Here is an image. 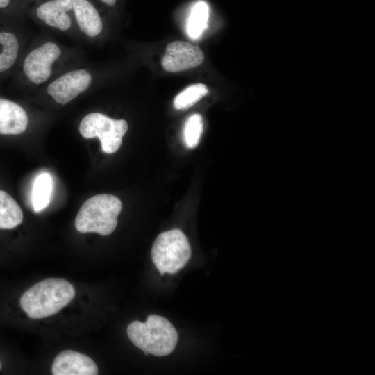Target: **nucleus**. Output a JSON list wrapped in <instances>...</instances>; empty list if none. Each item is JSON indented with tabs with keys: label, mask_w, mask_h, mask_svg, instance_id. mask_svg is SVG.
<instances>
[{
	"label": "nucleus",
	"mask_w": 375,
	"mask_h": 375,
	"mask_svg": "<svg viewBox=\"0 0 375 375\" xmlns=\"http://www.w3.org/2000/svg\"><path fill=\"white\" fill-rule=\"evenodd\" d=\"M127 130L126 120L114 119L100 112L88 114L79 125L81 135L85 138L97 137L102 151L108 154L114 153L119 149Z\"/></svg>",
	"instance_id": "39448f33"
},
{
	"label": "nucleus",
	"mask_w": 375,
	"mask_h": 375,
	"mask_svg": "<svg viewBox=\"0 0 375 375\" xmlns=\"http://www.w3.org/2000/svg\"><path fill=\"white\" fill-rule=\"evenodd\" d=\"M209 6L204 1H198L192 7L187 24V33L192 39H197L207 28Z\"/></svg>",
	"instance_id": "4468645a"
},
{
	"label": "nucleus",
	"mask_w": 375,
	"mask_h": 375,
	"mask_svg": "<svg viewBox=\"0 0 375 375\" xmlns=\"http://www.w3.org/2000/svg\"><path fill=\"white\" fill-rule=\"evenodd\" d=\"M75 294L74 288L67 280L49 278L27 290L19 303L28 317L39 319L58 312L71 302Z\"/></svg>",
	"instance_id": "f257e3e1"
},
{
	"label": "nucleus",
	"mask_w": 375,
	"mask_h": 375,
	"mask_svg": "<svg viewBox=\"0 0 375 375\" xmlns=\"http://www.w3.org/2000/svg\"><path fill=\"white\" fill-rule=\"evenodd\" d=\"M52 191V179L47 173H42L36 178L32 192V203L35 212L44 209L49 203Z\"/></svg>",
	"instance_id": "2eb2a0df"
},
{
	"label": "nucleus",
	"mask_w": 375,
	"mask_h": 375,
	"mask_svg": "<svg viewBox=\"0 0 375 375\" xmlns=\"http://www.w3.org/2000/svg\"><path fill=\"white\" fill-rule=\"evenodd\" d=\"M92 80V75L87 69H74L50 83L47 92L56 103L65 105L85 92Z\"/></svg>",
	"instance_id": "0eeeda50"
},
{
	"label": "nucleus",
	"mask_w": 375,
	"mask_h": 375,
	"mask_svg": "<svg viewBox=\"0 0 375 375\" xmlns=\"http://www.w3.org/2000/svg\"><path fill=\"white\" fill-rule=\"evenodd\" d=\"M53 375H96L98 367L89 356L72 350L58 353L52 364Z\"/></svg>",
	"instance_id": "9d476101"
},
{
	"label": "nucleus",
	"mask_w": 375,
	"mask_h": 375,
	"mask_svg": "<svg viewBox=\"0 0 375 375\" xmlns=\"http://www.w3.org/2000/svg\"><path fill=\"white\" fill-rule=\"evenodd\" d=\"M191 254L188 238L178 228L160 233L151 249L152 260L161 275L176 273L188 263Z\"/></svg>",
	"instance_id": "20e7f679"
},
{
	"label": "nucleus",
	"mask_w": 375,
	"mask_h": 375,
	"mask_svg": "<svg viewBox=\"0 0 375 375\" xmlns=\"http://www.w3.org/2000/svg\"><path fill=\"white\" fill-rule=\"evenodd\" d=\"M11 0H0V8H4L9 6Z\"/></svg>",
	"instance_id": "6ab92c4d"
},
{
	"label": "nucleus",
	"mask_w": 375,
	"mask_h": 375,
	"mask_svg": "<svg viewBox=\"0 0 375 375\" xmlns=\"http://www.w3.org/2000/svg\"><path fill=\"white\" fill-rule=\"evenodd\" d=\"M99 1L107 6L113 7L114 6H115L118 0H99Z\"/></svg>",
	"instance_id": "a211bd4d"
},
{
	"label": "nucleus",
	"mask_w": 375,
	"mask_h": 375,
	"mask_svg": "<svg viewBox=\"0 0 375 375\" xmlns=\"http://www.w3.org/2000/svg\"><path fill=\"white\" fill-rule=\"evenodd\" d=\"M23 221V212L15 200L0 190V229H12Z\"/></svg>",
	"instance_id": "f8f14e48"
},
{
	"label": "nucleus",
	"mask_w": 375,
	"mask_h": 375,
	"mask_svg": "<svg viewBox=\"0 0 375 375\" xmlns=\"http://www.w3.org/2000/svg\"><path fill=\"white\" fill-rule=\"evenodd\" d=\"M28 124V115L22 106L0 99V134L19 135L26 131Z\"/></svg>",
	"instance_id": "9b49d317"
},
{
	"label": "nucleus",
	"mask_w": 375,
	"mask_h": 375,
	"mask_svg": "<svg viewBox=\"0 0 375 375\" xmlns=\"http://www.w3.org/2000/svg\"><path fill=\"white\" fill-rule=\"evenodd\" d=\"M122 208L121 200L114 195H94L81 207L75 219V228L82 233H97L109 235L117 226V217Z\"/></svg>",
	"instance_id": "7ed1b4c3"
},
{
	"label": "nucleus",
	"mask_w": 375,
	"mask_h": 375,
	"mask_svg": "<svg viewBox=\"0 0 375 375\" xmlns=\"http://www.w3.org/2000/svg\"><path fill=\"white\" fill-rule=\"evenodd\" d=\"M0 369H1V363H0Z\"/></svg>",
	"instance_id": "412c9836"
},
{
	"label": "nucleus",
	"mask_w": 375,
	"mask_h": 375,
	"mask_svg": "<svg viewBox=\"0 0 375 375\" xmlns=\"http://www.w3.org/2000/svg\"><path fill=\"white\" fill-rule=\"evenodd\" d=\"M126 332L131 342L144 354L156 356L170 354L178 339L173 324L167 319L157 315H149L145 322H131Z\"/></svg>",
	"instance_id": "f03ea898"
},
{
	"label": "nucleus",
	"mask_w": 375,
	"mask_h": 375,
	"mask_svg": "<svg viewBox=\"0 0 375 375\" xmlns=\"http://www.w3.org/2000/svg\"><path fill=\"white\" fill-rule=\"evenodd\" d=\"M61 49L55 42H47L33 49L23 63V71L33 83L40 85L51 76L53 63L60 58Z\"/></svg>",
	"instance_id": "423d86ee"
},
{
	"label": "nucleus",
	"mask_w": 375,
	"mask_h": 375,
	"mask_svg": "<svg viewBox=\"0 0 375 375\" xmlns=\"http://www.w3.org/2000/svg\"><path fill=\"white\" fill-rule=\"evenodd\" d=\"M208 93V88L203 83H196L187 87L174 99L173 106L177 110H185L194 105Z\"/></svg>",
	"instance_id": "dca6fc26"
},
{
	"label": "nucleus",
	"mask_w": 375,
	"mask_h": 375,
	"mask_svg": "<svg viewBox=\"0 0 375 375\" xmlns=\"http://www.w3.org/2000/svg\"><path fill=\"white\" fill-rule=\"evenodd\" d=\"M28 1H29L30 2H31V1H35L36 0H28Z\"/></svg>",
	"instance_id": "aec40b11"
},
{
	"label": "nucleus",
	"mask_w": 375,
	"mask_h": 375,
	"mask_svg": "<svg viewBox=\"0 0 375 375\" xmlns=\"http://www.w3.org/2000/svg\"><path fill=\"white\" fill-rule=\"evenodd\" d=\"M203 119L199 114L190 115L186 120L183 129V140L187 147H196L203 132Z\"/></svg>",
	"instance_id": "f3484780"
},
{
	"label": "nucleus",
	"mask_w": 375,
	"mask_h": 375,
	"mask_svg": "<svg viewBox=\"0 0 375 375\" xmlns=\"http://www.w3.org/2000/svg\"><path fill=\"white\" fill-rule=\"evenodd\" d=\"M35 16L48 26L65 31L72 24V0H36Z\"/></svg>",
	"instance_id": "1a4fd4ad"
},
{
	"label": "nucleus",
	"mask_w": 375,
	"mask_h": 375,
	"mask_svg": "<svg viewBox=\"0 0 375 375\" xmlns=\"http://www.w3.org/2000/svg\"><path fill=\"white\" fill-rule=\"evenodd\" d=\"M203 60V53L198 46L183 41H174L167 46L162 65L167 72H178L196 67Z\"/></svg>",
	"instance_id": "6e6552de"
},
{
	"label": "nucleus",
	"mask_w": 375,
	"mask_h": 375,
	"mask_svg": "<svg viewBox=\"0 0 375 375\" xmlns=\"http://www.w3.org/2000/svg\"><path fill=\"white\" fill-rule=\"evenodd\" d=\"M19 49V41L13 33L0 32V73L7 71L14 65Z\"/></svg>",
	"instance_id": "ddd939ff"
}]
</instances>
